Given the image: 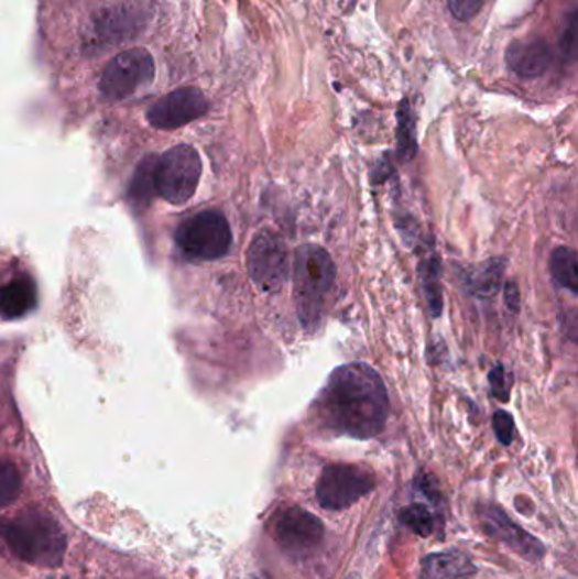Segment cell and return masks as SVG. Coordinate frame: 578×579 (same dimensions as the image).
Wrapping results in <instances>:
<instances>
[{"label":"cell","mask_w":578,"mask_h":579,"mask_svg":"<svg viewBox=\"0 0 578 579\" xmlns=\"http://www.w3.org/2000/svg\"><path fill=\"white\" fill-rule=\"evenodd\" d=\"M316 405L323 426L353 439L379 436L385 429L391 408L379 371L366 363L336 368Z\"/></svg>","instance_id":"1"},{"label":"cell","mask_w":578,"mask_h":579,"mask_svg":"<svg viewBox=\"0 0 578 579\" xmlns=\"http://www.w3.org/2000/svg\"><path fill=\"white\" fill-rule=\"evenodd\" d=\"M0 536L15 558L37 568H58L67 554L65 532L41 512H23L0 522Z\"/></svg>","instance_id":"2"},{"label":"cell","mask_w":578,"mask_h":579,"mask_svg":"<svg viewBox=\"0 0 578 579\" xmlns=\"http://www.w3.org/2000/svg\"><path fill=\"white\" fill-rule=\"evenodd\" d=\"M294 301L304 329L316 330L328 308L336 282V266L325 248H298L294 261Z\"/></svg>","instance_id":"3"},{"label":"cell","mask_w":578,"mask_h":579,"mask_svg":"<svg viewBox=\"0 0 578 579\" xmlns=\"http://www.w3.org/2000/svg\"><path fill=\"white\" fill-rule=\"evenodd\" d=\"M203 175L199 153L188 144L172 148L155 163V190L166 203L182 206L188 203Z\"/></svg>","instance_id":"4"},{"label":"cell","mask_w":578,"mask_h":579,"mask_svg":"<svg viewBox=\"0 0 578 579\" xmlns=\"http://www.w3.org/2000/svg\"><path fill=\"white\" fill-rule=\"evenodd\" d=\"M175 241L182 253L192 260H219L231 248V228L218 210H204L178 226Z\"/></svg>","instance_id":"5"},{"label":"cell","mask_w":578,"mask_h":579,"mask_svg":"<svg viewBox=\"0 0 578 579\" xmlns=\"http://www.w3.org/2000/svg\"><path fill=\"white\" fill-rule=\"evenodd\" d=\"M373 490L375 478L370 471L353 465H329L317 481L316 496L323 509L341 512Z\"/></svg>","instance_id":"6"},{"label":"cell","mask_w":578,"mask_h":579,"mask_svg":"<svg viewBox=\"0 0 578 579\" xmlns=\"http://www.w3.org/2000/svg\"><path fill=\"white\" fill-rule=\"evenodd\" d=\"M248 272L254 285L266 294H275L291 276L287 248L279 236L260 232L248 250Z\"/></svg>","instance_id":"7"},{"label":"cell","mask_w":578,"mask_h":579,"mask_svg":"<svg viewBox=\"0 0 578 579\" xmlns=\"http://www.w3.org/2000/svg\"><path fill=\"white\" fill-rule=\"evenodd\" d=\"M155 77V62L146 50H128L109 62L100 77V92L106 99L122 100L133 96Z\"/></svg>","instance_id":"8"},{"label":"cell","mask_w":578,"mask_h":579,"mask_svg":"<svg viewBox=\"0 0 578 579\" xmlns=\"http://www.w3.org/2000/svg\"><path fill=\"white\" fill-rule=\"evenodd\" d=\"M270 532L284 553L297 558L313 553L325 539L323 522L301 506H288L276 512Z\"/></svg>","instance_id":"9"},{"label":"cell","mask_w":578,"mask_h":579,"mask_svg":"<svg viewBox=\"0 0 578 579\" xmlns=\"http://www.w3.org/2000/svg\"><path fill=\"white\" fill-rule=\"evenodd\" d=\"M144 28L143 12L130 6L103 9L97 12L84 31V50L87 53L102 50L130 41Z\"/></svg>","instance_id":"10"},{"label":"cell","mask_w":578,"mask_h":579,"mask_svg":"<svg viewBox=\"0 0 578 579\" xmlns=\"http://www.w3.org/2000/svg\"><path fill=\"white\" fill-rule=\"evenodd\" d=\"M209 110V102L199 88H177L174 92L153 103L148 110V122L156 129H178L203 118Z\"/></svg>","instance_id":"11"},{"label":"cell","mask_w":578,"mask_h":579,"mask_svg":"<svg viewBox=\"0 0 578 579\" xmlns=\"http://www.w3.org/2000/svg\"><path fill=\"white\" fill-rule=\"evenodd\" d=\"M483 531L509 549L523 556L527 561H538L545 556V546L536 537L527 534L516 522H512L501 509L483 506L480 512Z\"/></svg>","instance_id":"12"},{"label":"cell","mask_w":578,"mask_h":579,"mask_svg":"<svg viewBox=\"0 0 578 579\" xmlns=\"http://www.w3.org/2000/svg\"><path fill=\"white\" fill-rule=\"evenodd\" d=\"M553 53L545 40H516L505 50V63L517 77L538 78L552 66Z\"/></svg>","instance_id":"13"},{"label":"cell","mask_w":578,"mask_h":579,"mask_svg":"<svg viewBox=\"0 0 578 579\" xmlns=\"http://www.w3.org/2000/svg\"><path fill=\"white\" fill-rule=\"evenodd\" d=\"M37 304V286L31 276L18 275L0 286V317L19 319L30 314Z\"/></svg>","instance_id":"14"},{"label":"cell","mask_w":578,"mask_h":579,"mask_svg":"<svg viewBox=\"0 0 578 579\" xmlns=\"http://www.w3.org/2000/svg\"><path fill=\"white\" fill-rule=\"evenodd\" d=\"M424 569L435 579H461L476 575L473 562L458 550L432 554L424 561Z\"/></svg>","instance_id":"15"},{"label":"cell","mask_w":578,"mask_h":579,"mask_svg":"<svg viewBox=\"0 0 578 579\" xmlns=\"http://www.w3.org/2000/svg\"><path fill=\"white\" fill-rule=\"evenodd\" d=\"M577 253L570 248H556L549 258L553 278L571 294H578Z\"/></svg>","instance_id":"16"},{"label":"cell","mask_w":578,"mask_h":579,"mask_svg":"<svg viewBox=\"0 0 578 579\" xmlns=\"http://www.w3.org/2000/svg\"><path fill=\"white\" fill-rule=\"evenodd\" d=\"M397 121L399 159L402 162H411L417 151L416 122L407 100L399 107Z\"/></svg>","instance_id":"17"},{"label":"cell","mask_w":578,"mask_h":579,"mask_svg":"<svg viewBox=\"0 0 578 579\" xmlns=\"http://www.w3.org/2000/svg\"><path fill=\"white\" fill-rule=\"evenodd\" d=\"M423 276L424 292H426L427 305L433 317L438 319L443 310L441 282H439V264L435 258L424 261L419 269Z\"/></svg>","instance_id":"18"},{"label":"cell","mask_w":578,"mask_h":579,"mask_svg":"<svg viewBox=\"0 0 578 579\" xmlns=\"http://www.w3.org/2000/svg\"><path fill=\"white\" fill-rule=\"evenodd\" d=\"M155 163L156 156H148L138 166L134 173L133 187H131V195L137 198L138 204H148L153 197L155 190Z\"/></svg>","instance_id":"19"},{"label":"cell","mask_w":578,"mask_h":579,"mask_svg":"<svg viewBox=\"0 0 578 579\" xmlns=\"http://www.w3.org/2000/svg\"><path fill=\"white\" fill-rule=\"evenodd\" d=\"M23 480L12 462L0 459V509L11 505L21 493Z\"/></svg>","instance_id":"20"},{"label":"cell","mask_w":578,"mask_h":579,"mask_svg":"<svg viewBox=\"0 0 578 579\" xmlns=\"http://www.w3.org/2000/svg\"><path fill=\"white\" fill-rule=\"evenodd\" d=\"M402 521L423 537L433 534L436 527L435 515H433L432 510L427 509L423 503H413V505L404 509V512H402Z\"/></svg>","instance_id":"21"},{"label":"cell","mask_w":578,"mask_h":579,"mask_svg":"<svg viewBox=\"0 0 578 579\" xmlns=\"http://www.w3.org/2000/svg\"><path fill=\"white\" fill-rule=\"evenodd\" d=\"M501 266L499 264H486L473 278L470 280V286L479 297H490L499 290V280H501Z\"/></svg>","instance_id":"22"},{"label":"cell","mask_w":578,"mask_h":579,"mask_svg":"<svg viewBox=\"0 0 578 579\" xmlns=\"http://www.w3.org/2000/svg\"><path fill=\"white\" fill-rule=\"evenodd\" d=\"M486 0H448L449 12L458 21L467 22L476 18Z\"/></svg>","instance_id":"23"},{"label":"cell","mask_w":578,"mask_h":579,"mask_svg":"<svg viewBox=\"0 0 578 579\" xmlns=\"http://www.w3.org/2000/svg\"><path fill=\"white\" fill-rule=\"evenodd\" d=\"M494 430L502 446H511L514 440V418L505 411L495 412Z\"/></svg>","instance_id":"24"},{"label":"cell","mask_w":578,"mask_h":579,"mask_svg":"<svg viewBox=\"0 0 578 579\" xmlns=\"http://www.w3.org/2000/svg\"><path fill=\"white\" fill-rule=\"evenodd\" d=\"M489 382L494 396H498L502 402H508L511 386H509V376L505 374L504 368H502L501 364L490 371Z\"/></svg>","instance_id":"25"},{"label":"cell","mask_w":578,"mask_h":579,"mask_svg":"<svg viewBox=\"0 0 578 579\" xmlns=\"http://www.w3.org/2000/svg\"><path fill=\"white\" fill-rule=\"evenodd\" d=\"M560 46H561V55H564V56H571V55H574V48H575V12H571L570 24H568V26L565 28V33H564V36H561Z\"/></svg>","instance_id":"26"},{"label":"cell","mask_w":578,"mask_h":579,"mask_svg":"<svg viewBox=\"0 0 578 579\" xmlns=\"http://www.w3.org/2000/svg\"><path fill=\"white\" fill-rule=\"evenodd\" d=\"M505 304L512 310L520 308V290H517L516 283H508L505 286Z\"/></svg>","instance_id":"27"}]
</instances>
